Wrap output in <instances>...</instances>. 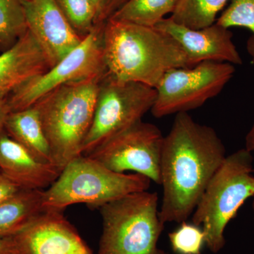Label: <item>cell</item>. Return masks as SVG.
Wrapping results in <instances>:
<instances>
[{"instance_id": "6da1fadb", "label": "cell", "mask_w": 254, "mask_h": 254, "mask_svg": "<svg viewBox=\"0 0 254 254\" xmlns=\"http://www.w3.org/2000/svg\"><path fill=\"white\" fill-rule=\"evenodd\" d=\"M226 157L213 128L197 123L188 113L177 114L164 136L160 162L163 197L159 211L165 225L187 221Z\"/></svg>"}, {"instance_id": "7a4b0ae2", "label": "cell", "mask_w": 254, "mask_h": 254, "mask_svg": "<svg viewBox=\"0 0 254 254\" xmlns=\"http://www.w3.org/2000/svg\"><path fill=\"white\" fill-rule=\"evenodd\" d=\"M103 52L107 74L154 88L170 70L192 66L181 48L164 32L112 18L105 22Z\"/></svg>"}, {"instance_id": "3957f363", "label": "cell", "mask_w": 254, "mask_h": 254, "mask_svg": "<svg viewBox=\"0 0 254 254\" xmlns=\"http://www.w3.org/2000/svg\"><path fill=\"white\" fill-rule=\"evenodd\" d=\"M103 77L64 85L34 104L39 111L53 163L61 172L71 160L82 155Z\"/></svg>"}, {"instance_id": "277c9868", "label": "cell", "mask_w": 254, "mask_h": 254, "mask_svg": "<svg viewBox=\"0 0 254 254\" xmlns=\"http://www.w3.org/2000/svg\"><path fill=\"white\" fill-rule=\"evenodd\" d=\"M253 163L252 152L245 148L227 155L192 213V222L203 229L205 245L212 253L224 248L227 225L254 195Z\"/></svg>"}, {"instance_id": "5b68a950", "label": "cell", "mask_w": 254, "mask_h": 254, "mask_svg": "<svg viewBox=\"0 0 254 254\" xmlns=\"http://www.w3.org/2000/svg\"><path fill=\"white\" fill-rule=\"evenodd\" d=\"M150 182L143 175L117 173L81 155L71 160L56 181L43 190V207L45 210L63 211L83 203L99 209L130 193L149 190Z\"/></svg>"}, {"instance_id": "8992f818", "label": "cell", "mask_w": 254, "mask_h": 254, "mask_svg": "<svg viewBox=\"0 0 254 254\" xmlns=\"http://www.w3.org/2000/svg\"><path fill=\"white\" fill-rule=\"evenodd\" d=\"M157 192H134L99 208L103 232L98 254H169L158 247L165 224Z\"/></svg>"}, {"instance_id": "52a82bcc", "label": "cell", "mask_w": 254, "mask_h": 254, "mask_svg": "<svg viewBox=\"0 0 254 254\" xmlns=\"http://www.w3.org/2000/svg\"><path fill=\"white\" fill-rule=\"evenodd\" d=\"M155 99V88L136 82L118 81L106 73L100 83L93 121L81 154L89 155L103 142L141 121Z\"/></svg>"}, {"instance_id": "ba28073f", "label": "cell", "mask_w": 254, "mask_h": 254, "mask_svg": "<svg viewBox=\"0 0 254 254\" xmlns=\"http://www.w3.org/2000/svg\"><path fill=\"white\" fill-rule=\"evenodd\" d=\"M235 72L232 64L213 61L173 68L155 88L156 99L150 112L161 118L200 108L221 93Z\"/></svg>"}, {"instance_id": "9c48e42d", "label": "cell", "mask_w": 254, "mask_h": 254, "mask_svg": "<svg viewBox=\"0 0 254 254\" xmlns=\"http://www.w3.org/2000/svg\"><path fill=\"white\" fill-rule=\"evenodd\" d=\"M105 22L97 24L77 48L46 73L26 82L8 95L11 112L29 108L64 85L103 77L107 73L103 52Z\"/></svg>"}, {"instance_id": "30bf717a", "label": "cell", "mask_w": 254, "mask_h": 254, "mask_svg": "<svg viewBox=\"0 0 254 254\" xmlns=\"http://www.w3.org/2000/svg\"><path fill=\"white\" fill-rule=\"evenodd\" d=\"M164 136L158 127L141 120L103 142L88 156L113 171L134 172L160 185Z\"/></svg>"}, {"instance_id": "8fae6325", "label": "cell", "mask_w": 254, "mask_h": 254, "mask_svg": "<svg viewBox=\"0 0 254 254\" xmlns=\"http://www.w3.org/2000/svg\"><path fill=\"white\" fill-rule=\"evenodd\" d=\"M11 237L17 254H93L63 211L46 210Z\"/></svg>"}, {"instance_id": "7c38bea8", "label": "cell", "mask_w": 254, "mask_h": 254, "mask_svg": "<svg viewBox=\"0 0 254 254\" xmlns=\"http://www.w3.org/2000/svg\"><path fill=\"white\" fill-rule=\"evenodd\" d=\"M28 30L38 42L50 68L77 48L83 38L73 29L55 0H21Z\"/></svg>"}, {"instance_id": "4fadbf2b", "label": "cell", "mask_w": 254, "mask_h": 254, "mask_svg": "<svg viewBox=\"0 0 254 254\" xmlns=\"http://www.w3.org/2000/svg\"><path fill=\"white\" fill-rule=\"evenodd\" d=\"M155 27L176 42L191 66L206 61L233 65H240L243 63L232 41V32L217 23L195 30L175 23L170 18H165Z\"/></svg>"}, {"instance_id": "5bb4252c", "label": "cell", "mask_w": 254, "mask_h": 254, "mask_svg": "<svg viewBox=\"0 0 254 254\" xmlns=\"http://www.w3.org/2000/svg\"><path fill=\"white\" fill-rule=\"evenodd\" d=\"M0 171L21 190L49 188L61 171L51 163L40 161L22 145L0 131Z\"/></svg>"}, {"instance_id": "9a60e30c", "label": "cell", "mask_w": 254, "mask_h": 254, "mask_svg": "<svg viewBox=\"0 0 254 254\" xmlns=\"http://www.w3.org/2000/svg\"><path fill=\"white\" fill-rule=\"evenodd\" d=\"M50 68L46 55L28 30L14 46L0 54V97H7Z\"/></svg>"}, {"instance_id": "2e32d148", "label": "cell", "mask_w": 254, "mask_h": 254, "mask_svg": "<svg viewBox=\"0 0 254 254\" xmlns=\"http://www.w3.org/2000/svg\"><path fill=\"white\" fill-rule=\"evenodd\" d=\"M4 128L10 137L40 161L54 165L39 111L34 105L19 111L11 112L6 119Z\"/></svg>"}, {"instance_id": "e0dca14e", "label": "cell", "mask_w": 254, "mask_h": 254, "mask_svg": "<svg viewBox=\"0 0 254 254\" xmlns=\"http://www.w3.org/2000/svg\"><path fill=\"white\" fill-rule=\"evenodd\" d=\"M44 211L43 190L21 189L0 201V237L15 236Z\"/></svg>"}, {"instance_id": "ac0fdd59", "label": "cell", "mask_w": 254, "mask_h": 254, "mask_svg": "<svg viewBox=\"0 0 254 254\" xmlns=\"http://www.w3.org/2000/svg\"><path fill=\"white\" fill-rule=\"evenodd\" d=\"M179 1L180 0H128L109 18L155 27L167 14H173Z\"/></svg>"}, {"instance_id": "d6986e66", "label": "cell", "mask_w": 254, "mask_h": 254, "mask_svg": "<svg viewBox=\"0 0 254 254\" xmlns=\"http://www.w3.org/2000/svg\"><path fill=\"white\" fill-rule=\"evenodd\" d=\"M229 0H180L170 18L191 29H201L215 23V18Z\"/></svg>"}, {"instance_id": "ffe728a7", "label": "cell", "mask_w": 254, "mask_h": 254, "mask_svg": "<svg viewBox=\"0 0 254 254\" xmlns=\"http://www.w3.org/2000/svg\"><path fill=\"white\" fill-rule=\"evenodd\" d=\"M28 31L21 0H0V51L14 46Z\"/></svg>"}, {"instance_id": "44dd1931", "label": "cell", "mask_w": 254, "mask_h": 254, "mask_svg": "<svg viewBox=\"0 0 254 254\" xmlns=\"http://www.w3.org/2000/svg\"><path fill=\"white\" fill-rule=\"evenodd\" d=\"M73 29L82 38L96 26L95 10L90 0H55Z\"/></svg>"}, {"instance_id": "7402d4cb", "label": "cell", "mask_w": 254, "mask_h": 254, "mask_svg": "<svg viewBox=\"0 0 254 254\" xmlns=\"http://www.w3.org/2000/svg\"><path fill=\"white\" fill-rule=\"evenodd\" d=\"M169 233V240L177 254H200L205 245V235L201 227L184 221Z\"/></svg>"}, {"instance_id": "603a6c76", "label": "cell", "mask_w": 254, "mask_h": 254, "mask_svg": "<svg viewBox=\"0 0 254 254\" xmlns=\"http://www.w3.org/2000/svg\"><path fill=\"white\" fill-rule=\"evenodd\" d=\"M216 23L227 28H247L254 35V0H232Z\"/></svg>"}, {"instance_id": "cb8c5ba5", "label": "cell", "mask_w": 254, "mask_h": 254, "mask_svg": "<svg viewBox=\"0 0 254 254\" xmlns=\"http://www.w3.org/2000/svg\"><path fill=\"white\" fill-rule=\"evenodd\" d=\"M21 189L8 180L0 171V201L10 196Z\"/></svg>"}, {"instance_id": "d4e9b609", "label": "cell", "mask_w": 254, "mask_h": 254, "mask_svg": "<svg viewBox=\"0 0 254 254\" xmlns=\"http://www.w3.org/2000/svg\"><path fill=\"white\" fill-rule=\"evenodd\" d=\"M95 10V24L106 21V11L110 0H90Z\"/></svg>"}, {"instance_id": "484cf974", "label": "cell", "mask_w": 254, "mask_h": 254, "mask_svg": "<svg viewBox=\"0 0 254 254\" xmlns=\"http://www.w3.org/2000/svg\"><path fill=\"white\" fill-rule=\"evenodd\" d=\"M0 254H17L12 237H0Z\"/></svg>"}, {"instance_id": "4316f807", "label": "cell", "mask_w": 254, "mask_h": 254, "mask_svg": "<svg viewBox=\"0 0 254 254\" xmlns=\"http://www.w3.org/2000/svg\"><path fill=\"white\" fill-rule=\"evenodd\" d=\"M11 113L6 97H0V131L4 128L5 121L8 115Z\"/></svg>"}, {"instance_id": "83f0119b", "label": "cell", "mask_w": 254, "mask_h": 254, "mask_svg": "<svg viewBox=\"0 0 254 254\" xmlns=\"http://www.w3.org/2000/svg\"><path fill=\"white\" fill-rule=\"evenodd\" d=\"M128 1V0H110L106 11V21L120 8L123 7Z\"/></svg>"}, {"instance_id": "f1b7e54d", "label": "cell", "mask_w": 254, "mask_h": 254, "mask_svg": "<svg viewBox=\"0 0 254 254\" xmlns=\"http://www.w3.org/2000/svg\"><path fill=\"white\" fill-rule=\"evenodd\" d=\"M245 148L252 153L254 152V123L246 136Z\"/></svg>"}, {"instance_id": "f546056e", "label": "cell", "mask_w": 254, "mask_h": 254, "mask_svg": "<svg viewBox=\"0 0 254 254\" xmlns=\"http://www.w3.org/2000/svg\"><path fill=\"white\" fill-rule=\"evenodd\" d=\"M247 50L249 55L252 58V63L254 65V35L249 38L247 42Z\"/></svg>"}, {"instance_id": "4dcf8cb0", "label": "cell", "mask_w": 254, "mask_h": 254, "mask_svg": "<svg viewBox=\"0 0 254 254\" xmlns=\"http://www.w3.org/2000/svg\"><path fill=\"white\" fill-rule=\"evenodd\" d=\"M253 201H252V209H253V212H254V195L253 197Z\"/></svg>"}, {"instance_id": "1f68e13d", "label": "cell", "mask_w": 254, "mask_h": 254, "mask_svg": "<svg viewBox=\"0 0 254 254\" xmlns=\"http://www.w3.org/2000/svg\"><path fill=\"white\" fill-rule=\"evenodd\" d=\"M0 53H1V51H0Z\"/></svg>"}]
</instances>
